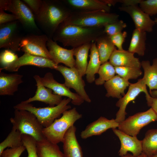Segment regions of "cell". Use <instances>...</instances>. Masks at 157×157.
I'll use <instances>...</instances> for the list:
<instances>
[{"instance_id":"obj_1","label":"cell","mask_w":157,"mask_h":157,"mask_svg":"<svg viewBox=\"0 0 157 157\" xmlns=\"http://www.w3.org/2000/svg\"><path fill=\"white\" fill-rule=\"evenodd\" d=\"M103 27H86L62 22L54 33L52 39L65 47L75 48L88 43L95 42L104 33Z\"/></svg>"},{"instance_id":"obj_2","label":"cell","mask_w":157,"mask_h":157,"mask_svg":"<svg viewBox=\"0 0 157 157\" xmlns=\"http://www.w3.org/2000/svg\"><path fill=\"white\" fill-rule=\"evenodd\" d=\"M72 11L61 1L42 0L38 13L34 15L36 24L49 38Z\"/></svg>"},{"instance_id":"obj_3","label":"cell","mask_w":157,"mask_h":157,"mask_svg":"<svg viewBox=\"0 0 157 157\" xmlns=\"http://www.w3.org/2000/svg\"><path fill=\"white\" fill-rule=\"evenodd\" d=\"M119 15L101 10L72 11L64 23L86 27H103L118 20Z\"/></svg>"},{"instance_id":"obj_4","label":"cell","mask_w":157,"mask_h":157,"mask_svg":"<svg viewBox=\"0 0 157 157\" xmlns=\"http://www.w3.org/2000/svg\"><path fill=\"white\" fill-rule=\"evenodd\" d=\"M62 114L60 117L56 119L50 126L42 130L45 138L54 144L62 142L68 130L82 116L75 108L66 110Z\"/></svg>"},{"instance_id":"obj_5","label":"cell","mask_w":157,"mask_h":157,"mask_svg":"<svg viewBox=\"0 0 157 157\" xmlns=\"http://www.w3.org/2000/svg\"><path fill=\"white\" fill-rule=\"evenodd\" d=\"M71 102L69 98H65L58 105L54 106L37 108L30 103L22 101L14 106L15 109L25 110L31 112L37 117L44 128L47 127L59 117L65 110L71 108L68 104Z\"/></svg>"},{"instance_id":"obj_6","label":"cell","mask_w":157,"mask_h":157,"mask_svg":"<svg viewBox=\"0 0 157 157\" xmlns=\"http://www.w3.org/2000/svg\"><path fill=\"white\" fill-rule=\"evenodd\" d=\"M10 120L13 127L22 134L32 137L36 142L45 138L42 133L44 127L35 116L31 112L15 109L14 117L10 118Z\"/></svg>"},{"instance_id":"obj_7","label":"cell","mask_w":157,"mask_h":157,"mask_svg":"<svg viewBox=\"0 0 157 157\" xmlns=\"http://www.w3.org/2000/svg\"><path fill=\"white\" fill-rule=\"evenodd\" d=\"M0 9L9 11L15 15L26 30L32 33L39 31L34 14L22 0H0Z\"/></svg>"},{"instance_id":"obj_8","label":"cell","mask_w":157,"mask_h":157,"mask_svg":"<svg viewBox=\"0 0 157 157\" xmlns=\"http://www.w3.org/2000/svg\"><path fill=\"white\" fill-rule=\"evenodd\" d=\"M157 121V115L151 108L147 110L129 116L119 123L118 129L128 135L137 137L141 129L150 123Z\"/></svg>"},{"instance_id":"obj_9","label":"cell","mask_w":157,"mask_h":157,"mask_svg":"<svg viewBox=\"0 0 157 157\" xmlns=\"http://www.w3.org/2000/svg\"><path fill=\"white\" fill-rule=\"evenodd\" d=\"M49 38L44 34H30L23 36L20 44L21 50L24 53L52 60L47 46Z\"/></svg>"},{"instance_id":"obj_10","label":"cell","mask_w":157,"mask_h":157,"mask_svg":"<svg viewBox=\"0 0 157 157\" xmlns=\"http://www.w3.org/2000/svg\"><path fill=\"white\" fill-rule=\"evenodd\" d=\"M18 20L0 24V48L14 52L21 50L20 44L23 36L21 33Z\"/></svg>"},{"instance_id":"obj_11","label":"cell","mask_w":157,"mask_h":157,"mask_svg":"<svg viewBox=\"0 0 157 157\" xmlns=\"http://www.w3.org/2000/svg\"><path fill=\"white\" fill-rule=\"evenodd\" d=\"M144 92L146 98L150 97V95L147 89L146 85L143 79L138 80L137 82L130 83L128 90L125 94L121 98L119 99L116 104V106L119 109L116 113L115 120L119 123L125 119L127 113L126 110L129 103L135 99L138 96L141 92Z\"/></svg>"},{"instance_id":"obj_12","label":"cell","mask_w":157,"mask_h":157,"mask_svg":"<svg viewBox=\"0 0 157 157\" xmlns=\"http://www.w3.org/2000/svg\"><path fill=\"white\" fill-rule=\"evenodd\" d=\"M56 70L60 72L65 79L64 84L68 88H72L85 101L90 103L91 100L85 89L83 80L75 67L70 68L58 65Z\"/></svg>"},{"instance_id":"obj_13","label":"cell","mask_w":157,"mask_h":157,"mask_svg":"<svg viewBox=\"0 0 157 157\" xmlns=\"http://www.w3.org/2000/svg\"><path fill=\"white\" fill-rule=\"evenodd\" d=\"M58 65L51 60L24 53L14 62L4 68H1L0 70L5 69L10 72H17L21 67L25 65H33L56 69Z\"/></svg>"},{"instance_id":"obj_14","label":"cell","mask_w":157,"mask_h":157,"mask_svg":"<svg viewBox=\"0 0 157 157\" xmlns=\"http://www.w3.org/2000/svg\"><path fill=\"white\" fill-rule=\"evenodd\" d=\"M40 81L43 85L51 89L54 94L70 98L73 105L79 106L84 101L78 94L71 91L64 83H60L56 81L51 72H47L43 77H40Z\"/></svg>"},{"instance_id":"obj_15","label":"cell","mask_w":157,"mask_h":157,"mask_svg":"<svg viewBox=\"0 0 157 157\" xmlns=\"http://www.w3.org/2000/svg\"><path fill=\"white\" fill-rule=\"evenodd\" d=\"M119 9L129 15L136 29L146 32H151L153 31V27L156 24L154 20L143 12L138 5L122 6L119 8Z\"/></svg>"},{"instance_id":"obj_16","label":"cell","mask_w":157,"mask_h":157,"mask_svg":"<svg viewBox=\"0 0 157 157\" xmlns=\"http://www.w3.org/2000/svg\"><path fill=\"white\" fill-rule=\"evenodd\" d=\"M47 46L52 60L57 65L62 63L70 68L75 67V60L74 57V50L63 48L52 39L49 38Z\"/></svg>"},{"instance_id":"obj_17","label":"cell","mask_w":157,"mask_h":157,"mask_svg":"<svg viewBox=\"0 0 157 157\" xmlns=\"http://www.w3.org/2000/svg\"><path fill=\"white\" fill-rule=\"evenodd\" d=\"M112 129L120 142V147L118 152L119 156L126 155L129 151L135 156H139L142 153V140H138L137 137L127 134L118 129Z\"/></svg>"},{"instance_id":"obj_18","label":"cell","mask_w":157,"mask_h":157,"mask_svg":"<svg viewBox=\"0 0 157 157\" xmlns=\"http://www.w3.org/2000/svg\"><path fill=\"white\" fill-rule=\"evenodd\" d=\"M36 83L37 89L35 95L28 99L22 101L25 103H30L38 101L48 104L49 106H54L58 105L62 101V97L52 93L50 89L45 87L40 81V77L38 75L34 76Z\"/></svg>"},{"instance_id":"obj_19","label":"cell","mask_w":157,"mask_h":157,"mask_svg":"<svg viewBox=\"0 0 157 157\" xmlns=\"http://www.w3.org/2000/svg\"><path fill=\"white\" fill-rule=\"evenodd\" d=\"M119 123L115 119H109L101 116L98 119L88 124L80 133V137L83 139L93 136L101 135L110 129L118 128Z\"/></svg>"},{"instance_id":"obj_20","label":"cell","mask_w":157,"mask_h":157,"mask_svg":"<svg viewBox=\"0 0 157 157\" xmlns=\"http://www.w3.org/2000/svg\"><path fill=\"white\" fill-rule=\"evenodd\" d=\"M76 130L74 125L68 130L64 136L62 142L65 157H83L82 148L76 136Z\"/></svg>"},{"instance_id":"obj_21","label":"cell","mask_w":157,"mask_h":157,"mask_svg":"<svg viewBox=\"0 0 157 157\" xmlns=\"http://www.w3.org/2000/svg\"><path fill=\"white\" fill-rule=\"evenodd\" d=\"M22 75L17 73L7 74L0 72V95H13L23 83Z\"/></svg>"},{"instance_id":"obj_22","label":"cell","mask_w":157,"mask_h":157,"mask_svg":"<svg viewBox=\"0 0 157 157\" xmlns=\"http://www.w3.org/2000/svg\"><path fill=\"white\" fill-rule=\"evenodd\" d=\"M134 53L124 50H119L116 49L109 59V62L114 67L129 66L139 68L141 63L138 58L135 57Z\"/></svg>"},{"instance_id":"obj_23","label":"cell","mask_w":157,"mask_h":157,"mask_svg":"<svg viewBox=\"0 0 157 157\" xmlns=\"http://www.w3.org/2000/svg\"><path fill=\"white\" fill-rule=\"evenodd\" d=\"M130 83L118 75L106 82L104 84L107 93L106 96L111 97L119 99L125 94V90L129 86Z\"/></svg>"},{"instance_id":"obj_24","label":"cell","mask_w":157,"mask_h":157,"mask_svg":"<svg viewBox=\"0 0 157 157\" xmlns=\"http://www.w3.org/2000/svg\"><path fill=\"white\" fill-rule=\"evenodd\" d=\"M65 1L78 10H101L110 12V8L103 0H67Z\"/></svg>"},{"instance_id":"obj_25","label":"cell","mask_w":157,"mask_h":157,"mask_svg":"<svg viewBox=\"0 0 157 157\" xmlns=\"http://www.w3.org/2000/svg\"><path fill=\"white\" fill-rule=\"evenodd\" d=\"M141 63L144 71L142 79L149 87V92L157 90V58L153 60L152 65L149 60H143Z\"/></svg>"},{"instance_id":"obj_26","label":"cell","mask_w":157,"mask_h":157,"mask_svg":"<svg viewBox=\"0 0 157 157\" xmlns=\"http://www.w3.org/2000/svg\"><path fill=\"white\" fill-rule=\"evenodd\" d=\"M90 60L86 71L87 81L89 83L95 81V74L98 73L101 65L96 42L92 43L90 49Z\"/></svg>"},{"instance_id":"obj_27","label":"cell","mask_w":157,"mask_h":157,"mask_svg":"<svg viewBox=\"0 0 157 157\" xmlns=\"http://www.w3.org/2000/svg\"><path fill=\"white\" fill-rule=\"evenodd\" d=\"M95 42L101 65L108 61L116 48L109 36L105 33L99 37Z\"/></svg>"},{"instance_id":"obj_28","label":"cell","mask_w":157,"mask_h":157,"mask_svg":"<svg viewBox=\"0 0 157 157\" xmlns=\"http://www.w3.org/2000/svg\"><path fill=\"white\" fill-rule=\"evenodd\" d=\"M92 43H87L78 47L72 48L74 56L76 58L75 67L82 77L85 74L88 64V52Z\"/></svg>"},{"instance_id":"obj_29","label":"cell","mask_w":157,"mask_h":157,"mask_svg":"<svg viewBox=\"0 0 157 157\" xmlns=\"http://www.w3.org/2000/svg\"><path fill=\"white\" fill-rule=\"evenodd\" d=\"M36 145L38 157H65L57 144L50 142L45 138L36 142Z\"/></svg>"},{"instance_id":"obj_30","label":"cell","mask_w":157,"mask_h":157,"mask_svg":"<svg viewBox=\"0 0 157 157\" xmlns=\"http://www.w3.org/2000/svg\"><path fill=\"white\" fill-rule=\"evenodd\" d=\"M146 32L135 28L133 31L128 51L143 56L146 49Z\"/></svg>"},{"instance_id":"obj_31","label":"cell","mask_w":157,"mask_h":157,"mask_svg":"<svg viewBox=\"0 0 157 157\" xmlns=\"http://www.w3.org/2000/svg\"><path fill=\"white\" fill-rule=\"evenodd\" d=\"M142 140V153L147 156L157 154V129L148 130Z\"/></svg>"},{"instance_id":"obj_32","label":"cell","mask_w":157,"mask_h":157,"mask_svg":"<svg viewBox=\"0 0 157 157\" xmlns=\"http://www.w3.org/2000/svg\"><path fill=\"white\" fill-rule=\"evenodd\" d=\"M22 135L13 127L6 138L0 144V155L7 147L13 148L23 145Z\"/></svg>"},{"instance_id":"obj_33","label":"cell","mask_w":157,"mask_h":157,"mask_svg":"<svg viewBox=\"0 0 157 157\" xmlns=\"http://www.w3.org/2000/svg\"><path fill=\"white\" fill-rule=\"evenodd\" d=\"M98 74L99 77L95 79V84L97 85H102L115 76V67L109 61L106 62L101 65Z\"/></svg>"},{"instance_id":"obj_34","label":"cell","mask_w":157,"mask_h":157,"mask_svg":"<svg viewBox=\"0 0 157 157\" xmlns=\"http://www.w3.org/2000/svg\"><path fill=\"white\" fill-rule=\"evenodd\" d=\"M116 74L124 79H136L142 74L140 68L129 66L115 67Z\"/></svg>"},{"instance_id":"obj_35","label":"cell","mask_w":157,"mask_h":157,"mask_svg":"<svg viewBox=\"0 0 157 157\" xmlns=\"http://www.w3.org/2000/svg\"><path fill=\"white\" fill-rule=\"evenodd\" d=\"M23 145L28 153V157H38L36 150V141L32 137L26 134L22 135Z\"/></svg>"},{"instance_id":"obj_36","label":"cell","mask_w":157,"mask_h":157,"mask_svg":"<svg viewBox=\"0 0 157 157\" xmlns=\"http://www.w3.org/2000/svg\"><path fill=\"white\" fill-rule=\"evenodd\" d=\"M126 26V24L123 20H119L114 23L105 25L104 31L105 34L110 36L122 32Z\"/></svg>"},{"instance_id":"obj_37","label":"cell","mask_w":157,"mask_h":157,"mask_svg":"<svg viewBox=\"0 0 157 157\" xmlns=\"http://www.w3.org/2000/svg\"><path fill=\"white\" fill-rule=\"evenodd\" d=\"M18 58L14 51L10 49H6L1 51L0 54V63L2 67L4 68L15 61Z\"/></svg>"},{"instance_id":"obj_38","label":"cell","mask_w":157,"mask_h":157,"mask_svg":"<svg viewBox=\"0 0 157 157\" xmlns=\"http://www.w3.org/2000/svg\"><path fill=\"white\" fill-rule=\"evenodd\" d=\"M139 4L140 9L150 16L157 14V0H141Z\"/></svg>"},{"instance_id":"obj_39","label":"cell","mask_w":157,"mask_h":157,"mask_svg":"<svg viewBox=\"0 0 157 157\" xmlns=\"http://www.w3.org/2000/svg\"><path fill=\"white\" fill-rule=\"evenodd\" d=\"M127 36L126 31H124L109 36L112 43L119 50H123V44Z\"/></svg>"},{"instance_id":"obj_40","label":"cell","mask_w":157,"mask_h":157,"mask_svg":"<svg viewBox=\"0 0 157 157\" xmlns=\"http://www.w3.org/2000/svg\"><path fill=\"white\" fill-rule=\"evenodd\" d=\"M25 149L26 147L23 145L15 148H7L3 151L0 157H20Z\"/></svg>"},{"instance_id":"obj_41","label":"cell","mask_w":157,"mask_h":157,"mask_svg":"<svg viewBox=\"0 0 157 157\" xmlns=\"http://www.w3.org/2000/svg\"><path fill=\"white\" fill-rule=\"evenodd\" d=\"M30 8L34 15H36L39 11L42 0H22Z\"/></svg>"},{"instance_id":"obj_42","label":"cell","mask_w":157,"mask_h":157,"mask_svg":"<svg viewBox=\"0 0 157 157\" xmlns=\"http://www.w3.org/2000/svg\"><path fill=\"white\" fill-rule=\"evenodd\" d=\"M17 20H18V18L15 15L13 14L7 13L4 10L0 9V24Z\"/></svg>"},{"instance_id":"obj_43","label":"cell","mask_w":157,"mask_h":157,"mask_svg":"<svg viewBox=\"0 0 157 157\" xmlns=\"http://www.w3.org/2000/svg\"><path fill=\"white\" fill-rule=\"evenodd\" d=\"M146 99L148 106L152 108L157 115V98H153L150 96Z\"/></svg>"},{"instance_id":"obj_44","label":"cell","mask_w":157,"mask_h":157,"mask_svg":"<svg viewBox=\"0 0 157 157\" xmlns=\"http://www.w3.org/2000/svg\"><path fill=\"white\" fill-rule=\"evenodd\" d=\"M141 0H116V3L122 4V6H127L133 5H138Z\"/></svg>"},{"instance_id":"obj_45","label":"cell","mask_w":157,"mask_h":157,"mask_svg":"<svg viewBox=\"0 0 157 157\" xmlns=\"http://www.w3.org/2000/svg\"><path fill=\"white\" fill-rule=\"evenodd\" d=\"M147 156L144 153H142L141 154L138 156H135L132 154L127 153L126 155L120 156V157H147Z\"/></svg>"},{"instance_id":"obj_46","label":"cell","mask_w":157,"mask_h":157,"mask_svg":"<svg viewBox=\"0 0 157 157\" xmlns=\"http://www.w3.org/2000/svg\"><path fill=\"white\" fill-rule=\"evenodd\" d=\"M151 96L153 98H157V90L151 91L149 92Z\"/></svg>"},{"instance_id":"obj_47","label":"cell","mask_w":157,"mask_h":157,"mask_svg":"<svg viewBox=\"0 0 157 157\" xmlns=\"http://www.w3.org/2000/svg\"><path fill=\"white\" fill-rule=\"evenodd\" d=\"M147 157H157V154L150 156H147Z\"/></svg>"},{"instance_id":"obj_48","label":"cell","mask_w":157,"mask_h":157,"mask_svg":"<svg viewBox=\"0 0 157 157\" xmlns=\"http://www.w3.org/2000/svg\"><path fill=\"white\" fill-rule=\"evenodd\" d=\"M154 21L155 23V24H157V18H155Z\"/></svg>"}]
</instances>
